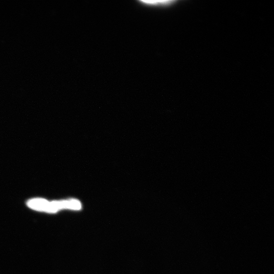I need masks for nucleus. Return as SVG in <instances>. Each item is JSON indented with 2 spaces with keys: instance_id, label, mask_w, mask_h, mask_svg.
Wrapping results in <instances>:
<instances>
[{
  "instance_id": "f257e3e1",
  "label": "nucleus",
  "mask_w": 274,
  "mask_h": 274,
  "mask_svg": "<svg viewBox=\"0 0 274 274\" xmlns=\"http://www.w3.org/2000/svg\"><path fill=\"white\" fill-rule=\"evenodd\" d=\"M28 206L31 209L39 211H45L49 213L50 202L42 199H34L30 200Z\"/></svg>"
},
{
  "instance_id": "f03ea898",
  "label": "nucleus",
  "mask_w": 274,
  "mask_h": 274,
  "mask_svg": "<svg viewBox=\"0 0 274 274\" xmlns=\"http://www.w3.org/2000/svg\"><path fill=\"white\" fill-rule=\"evenodd\" d=\"M173 2L171 1H142L140 2L142 3V4H145L147 6H165L170 4V3H173Z\"/></svg>"
}]
</instances>
